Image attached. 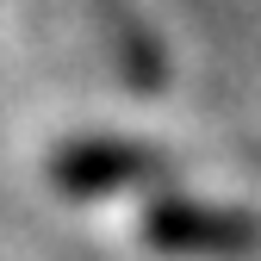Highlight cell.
Returning <instances> with one entry per match:
<instances>
[{
	"label": "cell",
	"instance_id": "6da1fadb",
	"mask_svg": "<svg viewBox=\"0 0 261 261\" xmlns=\"http://www.w3.org/2000/svg\"><path fill=\"white\" fill-rule=\"evenodd\" d=\"M162 149L149 143H124V137H87V143H69L56 149L50 162V180L75 199H100V193H124L137 180H162Z\"/></svg>",
	"mask_w": 261,
	"mask_h": 261
},
{
	"label": "cell",
	"instance_id": "7a4b0ae2",
	"mask_svg": "<svg viewBox=\"0 0 261 261\" xmlns=\"http://www.w3.org/2000/svg\"><path fill=\"white\" fill-rule=\"evenodd\" d=\"M143 243L168 255H230L255 243V224L230 205H193V199H155L143 212Z\"/></svg>",
	"mask_w": 261,
	"mask_h": 261
},
{
	"label": "cell",
	"instance_id": "3957f363",
	"mask_svg": "<svg viewBox=\"0 0 261 261\" xmlns=\"http://www.w3.org/2000/svg\"><path fill=\"white\" fill-rule=\"evenodd\" d=\"M87 7H93V25H100L106 44H112L118 75L130 87L155 93L162 81H168V50H162V38L149 31V19L137 13V0H87Z\"/></svg>",
	"mask_w": 261,
	"mask_h": 261
}]
</instances>
